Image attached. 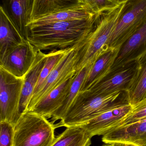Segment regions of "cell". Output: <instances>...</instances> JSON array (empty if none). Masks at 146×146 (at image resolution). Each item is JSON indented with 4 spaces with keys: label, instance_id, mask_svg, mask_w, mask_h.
Masks as SVG:
<instances>
[{
    "label": "cell",
    "instance_id": "1",
    "mask_svg": "<svg viewBox=\"0 0 146 146\" xmlns=\"http://www.w3.org/2000/svg\"><path fill=\"white\" fill-rule=\"evenodd\" d=\"M97 15L85 19L28 26L27 40L38 50L74 48L93 30Z\"/></svg>",
    "mask_w": 146,
    "mask_h": 146
},
{
    "label": "cell",
    "instance_id": "2",
    "mask_svg": "<svg viewBox=\"0 0 146 146\" xmlns=\"http://www.w3.org/2000/svg\"><path fill=\"white\" fill-rule=\"evenodd\" d=\"M124 2L113 10L97 15L93 30L73 48L75 70L76 74L83 68L93 65L98 58L108 49L107 44L115 26Z\"/></svg>",
    "mask_w": 146,
    "mask_h": 146
},
{
    "label": "cell",
    "instance_id": "3",
    "mask_svg": "<svg viewBox=\"0 0 146 146\" xmlns=\"http://www.w3.org/2000/svg\"><path fill=\"white\" fill-rule=\"evenodd\" d=\"M126 103H128L123 91L87 98L77 96L64 118L54 124L55 128L80 127L102 113Z\"/></svg>",
    "mask_w": 146,
    "mask_h": 146
},
{
    "label": "cell",
    "instance_id": "4",
    "mask_svg": "<svg viewBox=\"0 0 146 146\" xmlns=\"http://www.w3.org/2000/svg\"><path fill=\"white\" fill-rule=\"evenodd\" d=\"M55 129L46 117L26 111L14 125L13 146H51L55 138Z\"/></svg>",
    "mask_w": 146,
    "mask_h": 146
},
{
    "label": "cell",
    "instance_id": "5",
    "mask_svg": "<svg viewBox=\"0 0 146 146\" xmlns=\"http://www.w3.org/2000/svg\"><path fill=\"white\" fill-rule=\"evenodd\" d=\"M146 22V0H125L107 48H121Z\"/></svg>",
    "mask_w": 146,
    "mask_h": 146
},
{
    "label": "cell",
    "instance_id": "6",
    "mask_svg": "<svg viewBox=\"0 0 146 146\" xmlns=\"http://www.w3.org/2000/svg\"><path fill=\"white\" fill-rule=\"evenodd\" d=\"M24 77L15 76L0 66V122L15 125L20 114L19 105Z\"/></svg>",
    "mask_w": 146,
    "mask_h": 146
},
{
    "label": "cell",
    "instance_id": "7",
    "mask_svg": "<svg viewBox=\"0 0 146 146\" xmlns=\"http://www.w3.org/2000/svg\"><path fill=\"white\" fill-rule=\"evenodd\" d=\"M74 50L71 48L51 72L37 92L32 96L27 111H31L37 103L67 78L76 74Z\"/></svg>",
    "mask_w": 146,
    "mask_h": 146
},
{
    "label": "cell",
    "instance_id": "8",
    "mask_svg": "<svg viewBox=\"0 0 146 146\" xmlns=\"http://www.w3.org/2000/svg\"><path fill=\"white\" fill-rule=\"evenodd\" d=\"M37 51L27 40L0 56V66L17 77H24L32 66Z\"/></svg>",
    "mask_w": 146,
    "mask_h": 146
},
{
    "label": "cell",
    "instance_id": "9",
    "mask_svg": "<svg viewBox=\"0 0 146 146\" xmlns=\"http://www.w3.org/2000/svg\"><path fill=\"white\" fill-rule=\"evenodd\" d=\"M135 63L110 73L100 82L84 92H79L77 96L87 98L115 91L124 92L134 73Z\"/></svg>",
    "mask_w": 146,
    "mask_h": 146
},
{
    "label": "cell",
    "instance_id": "10",
    "mask_svg": "<svg viewBox=\"0 0 146 146\" xmlns=\"http://www.w3.org/2000/svg\"><path fill=\"white\" fill-rule=\"evenodd\" d=\"M131 107L128 103L123 104L102 113L80 127L92 138L95 135L103 136L119 127Z\"/></svg>",
    "mask_w": 146,
    "mask_h": 146
},
{
    "label": "cell",
    "instance_id": "11",
    "mask_svg": "<svg viewBox=\"0 0 146 146\" xmlns=\"http://www.w3.org/2000/svg\"><path fill=\"white\" fill-rule=\"evenodd\" d=\"M146 54V22L121 47L111 72L136 63Z\"/></svg>",
    "mask_w": 146,
    "mask_h": 146
},
{
    "label": "cell",
    "instance_id": "12",
    "mask_svg": "<svg viewBox=\"0 0 146 146\" xmlns=\"http://www.w3.org/2000/svg\"><path fill=\"white\" fill-rule=\"evenodd\" d=\"M35 0H1L2 8L21 36L27 40Z\"/></svg>",
    "mask_w": 146,
    "mask_h": 146
},
{
    "label": "cell",
    "instance_id": "13",
    "mask_svg": "<svg viewBox=\"0 0 146 146\" xmlns=\"http://www.w3.org/2000/svg\"><path fill=\"white\" fill-rule=\"evenodd\" d=\"M105 144L123 142L139 146H146V119L117 128L103 135Z\"/></svg>",
    "mask_w": 146,
    "mask_h": 146
},
{
    "label": "cell",
    "instance_id": "14",
    "mask_svg": "<svg viewBox=\"0 0 146 146\" xmlns=\"http://www.w3.org/2000/svg\"><path fill=\"white\" fill-rule=\"evenodd\" d=\"M75 75L71 76L37 104L31 111L52 118L65 101Z\"/></svg>",
    "mask_w": 146,
    "mask_h": 146
},
{
    "label": "cell",
    "instance_id": "15",
    "mask_svg": "<svg viewBox=\"0 0 146 146\" xmlns=\"http://www.w3.org/2000/svg\"><path fill=\"white\" fill-rule=\"evenodd\" d=\"M120 48H110L102 54L92 66L79 92L95 86L109 74L117 57Z\"/></svg>",
    "mask_w": 146,
    "mask_h": 146
},
{
    "label": "cell",
    "instance_id": "16",
    "mask_svg": "<svg viewBox=\"0 0 146 146\" xmlns=\"http://www.w3.org/2000/svg\"><path fill=\"white\" fill-rule=\"evenodd\" d=\"M48 54L41 50L37 52L35 60L24 77V83L19 105V113L26 111L30 99L47 60Z\"/></svg>",
    "mask_w": 146,
    "mask_h": 146
},
{
    "label": "cell",
    "instance_id": "17",
    "mask_svg": "<svg viewBox=\"0 0 146 146\" xmlns=\"http://www.w3.org/2000/svg\"><path fill=\"white\" fill-rule=\"evenodd\" d=\"M135 64L134 73L124 90L126 100L131 106L146 96V54Z\"/></svg>",
    "mask_w": 146,
    "mask_h": 146
},
{
    "label": "cell",
    "instance_id": "18",
    "mask_svg": "<svg viewBox=\"0 0 146 146\" xmlns=\"http://www.w3.org/2000/svg\"><path fill=\"white\" fill-rule=\"evenodd\" d=\"M84 5V0H35L31 22L59 11Z\"/></svg>",
    "mask_w": 146,
    "mask_h": 146
},
{
    "label": "cell",
    "instance_id": "19",
    "mask_svg": "<svg viewBox=\"0 0 146 146\" xmlns=\"http://www.w3.org/2000/svg\"><path fill=\"white\" fill-rule=\"evenodd\" d=\"M25 40L1 7H0V56Z\"/></svg>",
    "mask_w": 146,
    "mask_h": 146
},
{
    "label": "cell",
    "instance_id": "20",
    "mask_svg": "<svg viewBox=\"0 0 146 146\" xmlns=\"http://www.w3.org/2000/svg\"><path fill=\"white\" fill-rule=\"evenodd\" d=\"M85 4L83 6L59 11L31 21L28 26H38L61 21H71L85 19L94 15Z\"/></svg>",
    "mask_w": 146,
    "mask_h": 146
},
{
    "label": "cell",
    "instance_id": "21",
    "mask_svg": "<svg viewBox=\"0 0 146 146\" xmlns=\"http://www.w3.org/2000/svg\"><path fill=\"white\" fill-rule=\"evenodd\" d=\"M91 139L82 127H69L55 137L51 146H90Z\"/></svg>",
    "mask_w": 146,
    "mask_h": 146
},
{
    "label": "cell",
    "instance_id": "22",
    "mask_svg": "<svg viewBox=\"0 0 146 146\" xmlns=\"http://www.w3.org/2000/svg\"><path fill=\"white\" fill-rule=\"evenodd\" d=\"M92 66V65L85 67L75 75L65 101L51 118V122L53 124L58 120L61 121L64 118L79 92L82 84Z\"/></svg>",
    "mask_w": 146,
    "mask_h": 146
},
{
    "label": "cell",
    "instance_id": "23",
    "mask_svg": "<svg viewBox=\"0 0 146 146\" xmlns=\"http://www.w3.org/2000/svg\"><path fill=\"white\" fill-rule=\"evenodd\" d=\"M69 49L70 48L51 50L49 53L47 54L48 56L46 62L42 69L32 96L37 92L40 87L46 80L50 73L57 65L63 56L69 50Z\"/></svg>",
    "mask_w": 146,
    "mask_h": 146
},
{
    "label": "cell",
    "instance_id": "24",
    "mask_svg": "<svg viewBox=\"0 0 146 146\" xmlns=\"http://www.w3.org/2000/svg\"><path fill=\"white\" fill-rule=\"evenodd\" d=\"M84 1L90 11L95 15L115 9L123 2L117 0H84Z\"/></svg>",
    "mask_w": 146,
    "mask_h": 146
},
{
    "label": "cell",
    "instance_id": "25",
    "mask_svg": "<svg viewBox=\"0 0 146 146\" xmlns=\"http://www.w3.org/2000/svg\"><path fill=\"white\" fill-rule=\"evenodd\" d=\"M0 146H13L14 126L7 121L0 122Z\"/></svg>",
    "mask_w": 146,
    "mask_h": 146
},
{
    "label": "cell",
    "instance_id": "26",
    "mask_svg": "<svg viewBox=\"0 0 146 146\" xmlns=\"http://www.w3.org/2000/svg\"><path fill=\"white\" fill-rule=\"evenodd\" d=\"M111 146H139L133 144L123 143V142H115L112 143Z\"/></svg>",
    "mask_w": 146,
    "mask_h": 146
},
{
    "label": "cell",
    "instance_id": "27",
    "mask_svg": "<svg viewBox=\"0 0 146 146\" xmlns=\"http://www.w3.org/2000/svg\"><path fill=\"white\" fill-rule=\"evenodd\" d=\"M101 146H111V144H105V145H103Z\"/></svg>",
    "mask_w": 146,
    "mask_h": 146
},
{
    "label": "cell",
    "instance_id": "28",
    "mask_svg": "<svg viewBox=\"0 0 146 146\" xmlns=\"http://www.w3.org/2000/svg\"><path fill=\"white\" fill-rule=\"evenodd\" d=\"M117 1H119L120 2H123L125 0H117Z\"/></svg>",
    "mask_w": 146,
    "mask_h": 146
}]
</instances>
